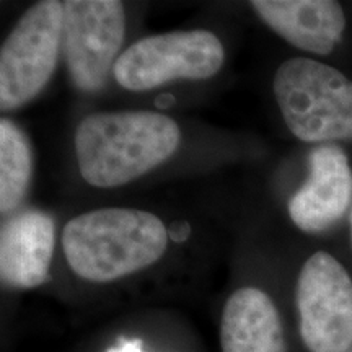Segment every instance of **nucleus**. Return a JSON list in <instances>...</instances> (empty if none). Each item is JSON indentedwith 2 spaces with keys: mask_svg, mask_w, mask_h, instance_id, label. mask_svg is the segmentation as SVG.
I'll list each match as a JSON object with an SVG mask.
<instances>
[{
  "mask_svg": "<svg viewBox=\"0 0 352 352\" xmlns=\"http://www.w3.org/2000/svg\"><path fill=\"white\" fill-rule=\"evenodd\" d=\"M250 6L279 36L311 54H329L346 28L344 10L333 0H254Z\"/></svg>",
  "mask_w": 352,
  "mask_h": 352,
  "instance_id": "nucleus-10",
  "label": "nucleus"
},
{
  "mask_svg": "<svg viewBox=\"0 0 352 352\" xmlns=\"http://www.w3.org/2000/svg\"><path fill=\"white\" fill-rule=\"evenodd\" d=\"M182 132L171 118L152 111L95 113L76 131L82 178L95 188H118L173 155Z\"/></svg>",
  "mask_w": 352,
  "mask_h": 352,
  "instance_id": "nucleus-1",
  "label": "nucleus"
},
{
  "mask_svg": "<svg viewBox=\"0 0 352 352\" xmlns=\"http://www.w3.org/2000/svg\"><path fill=\"white\" fill-rule=\"evenodd\" d=\"M168 230L157 215L108 208L69 220L63 250L70 270L90 283H113L164 256Z\"/></svg>",
  "mask_w": 352,
  "mask_h": 352,
  "instance_id": "nucleus-2",
  "label": "nucleus"
},
{
  "mask_svg": "<svg viewBox=\"0 0 352 352\" xmlns=\"http://www.w3.org/2000/svg\"><path fill=\"white\" fill-rule=\"evenodd\" d=\"M349 223H351V239H352V209H351V215H349Z\"/></svg>",
  "mask_w": 352,
  "mask_h": 352,
  "instance_id": "nucleus-15",
  "label": "nucleus"
},
{
  "mask_svg": "<svg viewBox=\"0 0 352 352\" xmlns=\"http://www.w3.org/2000/svg\"><path fill=\"white\" fill-rule=\"evenodd\" d=\"M274 96L297 139L352 140V80L338 69L307 57L285 60L276 72Z\"/></svg>",
  "mask_w": 352,
  "mask_h": 352,
  "instance_id": "nucleus-3",
  "label": "nucleus"
},
{
  "mask_svg": "<svg viewBox=\"0 0 352 352\" xmlns=\"http://www.w3.org/2000/svg\"><path fill=\"white\" fill-rule=\"evenodd\" d=\"M222 352H285L279 311L266 292L243 287L233 292L220 321Z\"/></svg>",
  "mask_w": 352,
  "mask_h": 352,
  "instance_id": "nucleus-11",
  "label": "nucleus"
},
{
  "mask_svg": "<svg viewBox=\"0 0 352 352\" xmlns=\"http://www.w3.org/2000/svg\"><path fill=\"white\" fill-rule=\"evenodd\" d=\"M307 182L290 197L289 215L307 233H320L344 217L352 202V171L338 145H320L308 155Z\"/></svg>",
  "mask_w": 352,
  "mask_h": 352,
  "instance_id": "nucleus-8",
  "label": "nucleus"
},
{
  "mask_svg": "<svg viewBox=\"0 0 352 352\" xmlns=\"http://www.w3.org/2000/svg\"><path fill=\"white\" fill-rule=\"evenodd\" d=\"M222 43L208 30L171 32L139 39L118 57L113 76L122 88L147 91L176 78L206 80L223 65Z\"/></svg>",
  "mask_w": 352,
  "mask_h": 352,
  "instance_id": "nucleus-5",
  "label": "nucleus"
},
{
  "mask_svg": "<svg viewBox=\"0 0 352 352\" xmlns=\"http://www.w3.org/2000/svg\"><path fill=\"white\" fill-rule=\"evenodd\" d=\"M107 352H144L142 341L139 340H120L114 347H109Z\"/></svg>",
  "mask_w": 352,
  "mask_h": 352,
  "instance_id": "nucleus-13",
  "label": "nucleus"
},
{
  "mask_svg": "<svg viewBox=\"0 0 352 352\" xmlns=\"http://www.w3.org/2000/svg\"><path fill=\"white\" fill-rule=\"evenodd\" d=\"M64 36V2L34 3L0 50V109L13 111L41 94L51 80Z\"/></svg>",
  "mask_w": 352,
  "mask_h": 352,
  "instance_id": "nucleus-4",
  "label": "nucleus"
},
{
  "mask_svg": "<svg viewBox=\"0 0 352 352\" xmlns=\"http://www.w3.org/2000/svg\"><path fill=\"white\" fill-rule=\"evenodd\" d=\"M300 336L310 352L352 351V280L327 252L307 259L297 279Z\"/></svg>",
  "mask_w": 352,
  "mask_h": 352,
  "instance_id": "nucleus-6",
  "label": "nucleus"
},
{
  "mask_svg": "<svg viewBox=\"0 0 352 352\" xmlns=\"http://www.w3.org/2000/svg\"><path fill=\"white\" fill-rule=\"evenodd\" d=\"M126 15L118 0L64 2V39L74 85L98 91L114 69L124 43Z\"/></svg>",
  "mask_w": 352,
  "mask_h": 352,
  "instance_id": "nucleus-7",
  "label": "nucleus"
},
{
  "mask_svg": "<svg viewBox=\"0 0 352 352\" xmlns=\"http://www.w3.org/2000/svg\"><path fill=\"white\" fill-rule=\"evenodd\" d=\"M32 145L10 120L0 121V210L6 215L23 201L32 183Z\"/></svg>",
  "mask_w": 352,
  "mask_h": 352,
  "instance_id": "nucleus-12",
  "label": "nucleus"
},
{
  "mask_svg": "<svg viewBox=\"0 0 352 352\" xmlns=\"http://www.w3.org/2000/svg\"><path fill=\"white\" fill-rule=\"evenodd\" d=\"M189 233H191V228H189L186 222H175L171 230L168 232V236L175 241H178V243H183L189 236Z\"/></svg>",
  "mask_w": 352,
  "mask_h": 352,
  "instance_id": "nucleus-14",
  "label": "nucleus"
},
{
  "mask_svg": "<svg viewBox=\"0 0 352 352\" xmlns=\"http://www.w3.org/2000/svg\"><path fill=\"white\" fill-rule=\"evenodd\" d=\"M56 245L51 215L23 210L12 215L0 230V276L13 289H34L50 277Z\"/></svg>",
  "mask_w": 352,
  "mask_h": 352,
  "instance_id": "nucleus-9",
  "label": "nucleus"
},
{
  "mask_svg": "<svg viewBox=\"0 0 352 352\" xmlns=\"http://www.w3.org/2000/svg\"><path fill=\"white\" fill-rule=\"evenodd\" d=\"M351 352H352V351H351Z\"/></svg>",
  "mask_w": 352,
  "mask_h": 352,
  "instance_id": "nucleus-16",
  "label": "nucleus"
}]
</instances>
